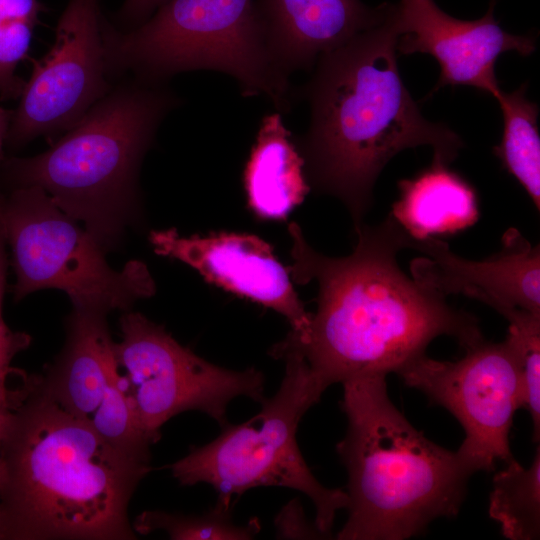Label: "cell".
Masks as SVG:
<instances>
[{"label":"cell","instance_id":"obj_19","mask_svg":"<svg viewBox=\"0 0 540 540\" xmlns=\"http://www.w3.org/2000/svg\"><path fill=\"white\" fill-rule=\"evenodd\" d=\"M527 84L511 92L501 89L494 98L498 101L503 118L500 143L494 147L495 155L503 167L525 189L535 207L540 208V137L539 107L526 96Z\"/></svg>","mask_w":540,"mask_h":540},{"label":"cell","instance_id":"obj_3","mask_svg":"<svg viewBox=\"0 0 540 540\" xmlns=\"http://www.w3.org/2000/svg\"><path fill=\"white\" fill-rule=\"evenodd\" d=\"M391 9L382 23L321 55L299 91L309 102L310 122L295 142L310 189L339 199L354 228L398 153L427 145L433 159L450 165L464 146L446 125L427 120L405 87Z\"/></svg>","mask_w":540,"mask_h":540},{"label":"cell","instance_id":"obj_9","mask_svg":"<svg viewBox=\"0 0 540 540\" xmlns=\"http://www.w3.org/2000/svg\"><path fill=\"white\" fill-rule=\"evenodd\" d=\"M120 330L114 347L122 386L139 424L155 443L163 424L179 413L201 411L224 426L234 398L265 399L261 371L212 364L139 312L125 311Z\"/></svg>","mask_w":540,"mask_h":540},{"label":"cell","instance_id":"obj_2","mask_svg":"<svg viewBox=\"0 0 540 540\" xmlns=\"http://www.w3.org/2000/svg\"><path fill=\"white\" fill-rule=\"evenodd\" d=\"M0 439V540H131L129 502L150 459L63 410L40 375L15 376Z\"/></svg>","mask_w":540,"mask_h":540},{"label":"cell","instance_id":"obj_14","mask_svg":"<svg viewBox=\"0 0 540 540\" xmlns=\"http://www.w3.org/2000/svg\"><path fill=\"white\" fill-rule=\"evenodd\" d=\"M148 240L157 255L184 263L207 282L279 313L296 335L307 331L311 313L289 270L259 237L226 231L183 236L169 228L151 231Z\"/></svg>","mask_w":540,"mask_h":540},{"label":"cell","instance_id":"obj_1","mask_svg":"<svg viewBox=\"0 0 540 540\" xmlns=\"http://www.w3.org/2000/svg\"><path fill=\"white\" fill-rule=\"evenodd\" d=\"M354 232L352 253L330 257L308 243L298 224L288 225L292 281L317 283V308L303 335L290 331L273 347L298 352L324 390L356 376L397 373L439 336L464 349L484 340L475 316L399 267L397 254L410 236L391 214Z\"/></svg>","mask_w":540,"mask_h":540},{"label":"cell","instance_id":"obj_17","mask_svg":"<svg viewBox=\"0 0 540 540\" xmlns=\"http://www.w3.org/2000/svg\"><path fill=\"white\" fill-rule=\"evenodd\" d=\"M246 202L264 221H283L309 193L304 161L280 112L265 114L243 171Z\"/></svg>","mask_w":540,"mask_h":540},{"label":"cell","instance_id":"obj_10","mask_svg":"<svg viewBox=\"0 0 540 540\" xmlns=\"http://www.w3.org/2000/svg\"><path fill=\"white\" fill-rule=\"evenodd\" d=\"M465 351L457 361L424 354L396 374L458 420L465 437L457 453L467 468L491 472L498 462L514 459L509 433L516 410L523 408L520 344L509 327L504 341L484 339Z\"/></svg>","mask_w":540,"mask_h":540},{"label":"cell","instance_id":"obj_24","mask_svg":"<svg viewBox=\"0 0 540 540\" xmlns=\"http://www.w3.org/2000/svg\"><path fill=\"white\" fill-rule=\"evenodd\" d=\"M6 240L0 222V439L9 416L12 380L19 369L11 366L14 357L31 343L29 334L11 330L2 316V301L6 283Z\"/></svg>","mask_w":540,"mask_h":540},{"label":"cell","instance_id":"obj_23","mask_svg":"<svg viewBox=\"0 0 540 540\" xmlns=\"http://www.w3.org/2000/svg\"><path fill=\"white\" fill-rule=\"evenodd\" d=\"M517 334L521 354L523 408L533 424V440L540 439V316L526 314L509 323Z\"/></svg>","mask_w":540,"mask_h":540},{"label":"cell","instance_id":"obj_4","mask_svg":"<svg viewBox=\"0 0 540 540\" xmlns=\"http://www.w3.org/2000/svg\"><path fill=\"white\" fill-rule=\"evenodd\" d=\"M384 374L344 381L348 426L337 453L348 473L340 540H403L455 517L473 474L457 451L418 431L389 398Z\"/></svg>","mask_w":540,"mask_h":540},{"label":"cell","instance_id":"obj_11","mask_svg":"<svg viewBox=\"0 0 540 540\" xmlns=\"http://www.w3.org/2000/svg\"><path fill=\"white\" fill-rule=\"evenodd\" d=\"M99 0H67L49 51L32 60V74L13 109L6 142L19 149L37 137L64 133L113 87L108 73Z\"/></svg>","mask_w":540,"mask_h":540},{"label":"cell","instance_id":"obj_13","mask_svg":"<svg viewBox=\"0 0 540 540\" xmlns=\"http://www.w3.org/2000/svg\"><path fill=\"white\" fill-rule=\"evenodd\" d=\"M495 4L491 0L485 15L476 20L452 17L434 0L392 4L398 54L424 53L438 62L440 74L433 93L445 86H468L494 97L501 89L495 73L498 57L509 51L528 56L536 49L534 37L501 28L494 18Z\"/></svg>","mask_w":540,"mask_h":540},{"label":"cell","instance_id":"obj_12","mask_svg":"<svg viewBox=\"0 0 540 540\" xmlns=\"http://www.w3.org/2000/svg\"><path fill=\"white\" fill-rule=\"evenodd\" d=\"M107 314L73 309L66 341L40 375L47 394L112 444L133 440L139 424L124 391Z\"/></svg>","mask_w":540,"mask_h":540},{"label":"cell","instance_id":"obj_7","mask_svg":"<svg viewBox=\"0 0 540 540\" xmlns=\"http://www.w3.org/2000/svg\"><path fill=\"white\" fill-rule=\"evenodd\" d=\"M285 362L276 394L244 423L225 424L221 434L169 465L183 486L210 484L221 496L241 495L259 486L291 488L315 507V525L329 536L337 512L348 505L347 493L323 486L307 466L296 441L298 424L325 391L296 351L271 348Z\"/></svg>","mask_w":540,"mask_h":540},{"label":"cell","instance_id":"obj_15","mask_svg":"<svg viewBox=\"0 0 540 540\" xmlns=\"http://www.w3.org/2000/svg\"><path fill=\"white\" fill-rule=\"evenodd\" d=\"M409 249L423 254L412 260V278L443 296L461 294L485 303L509 323L526 313L540 316V247L509 228L502 248L481 261L451 251L440 239L410 237Z\"/></svg>","mask_w":540,"mask_h":540},{"label":"cell","instance_id":"obj_25","mask_svg":"<svg viewBox=\"0 0 540 540\" xmlns=\"http://www.w3.org/2000/svg\"><path fill=\"white\" fill-rule=\"evenodd\" d=\"M277 537L281 538H323L314 524L311 526L297 500L289 502L275 519Z\"/></svg>","mask_w":540,"mask_h":540},{"label":"cell","instance_id":"obj_6","mask_svg":"<svg viewBox=\"0 0 540 540\" xmlns=\"http://www.w3.org/2000/svg\"><path fill=\"white\" fill-rule=\"evenodd\" d=\"M108 73L167 83L178 73L214 70L232 76L245 97L265 95L278 112L299 98L275 65L256 0H168L145 22L118 29L103 13Z\"/></svg>","mask_w":540,"mask_h":540},{"label":"cell","instance_id":"obj_8","mask_svg":"<svg viewBox=\"0 0 540 540\" xmlns=\"http://www.w3.org/2000/svg\"><path fill=\"white\" fill-rule=\"evenodd\" d=\"M0 222L11 249L15 301L51 288L63 291L73 309L108 314L129 311L156 292L144 262L113 269L100 243L40 187L0 190Z\"/></svg>","mask_w":540,"mask_h":540},{"label":"cell","instance_id":"obj_16","mask_svg":"<svg viewBox=\"0 0 540 540\" xmlns=\"http://www.w3.org/2000/svg\"><path fill=\"white\" fill-rule=\"evenodd\" d=\"M270 54L290 77L311 70L318 58L382 23L391 3L361 0H256Z\"/></svg>","mask_w":540,"mask_h":540},{"label":"cell","instance_id":"obj_26","mask_svg":"<svg viewBox=\"0 0 540 540\" xmlns=\"http://www.w3.org/2000/svg\"><path fill=\"white\" fill-rule=\"evenodd\" d=\"M166 1L168 0H125L110 21L118 29H133L145 22Z\"/></svg>","mask_w":540,"mask_h":540},{"label":"cell","instance_id":"obj_18","mask_svg":"<svg viewBox=\"0 0 540 540\" xmlns=\"http://www.w3.org/2000/svg\"><path fill=\"white\" fill-rule=\"evenodd\" d=\"M398 189L390 214L413 239L455 233L478 219L474 188L440 160L433 159L413 178L400 180Z\"/></svg>","mask_w":540,"mask_h":540},{"label":"cell","instance_id":"obj_22","mask_svg":"<svg viewBox=\"0 0 540 540\" xmlns=\"http://www.w3.org/2000/svg\"><path fill=\"white\" fill-rule=\"evenodd\" d=\"M47 11L39 0H0V99H19L25 81L16 73L28 57L35 27Z\"/></svg>","mask_w":540,"mask_h":540},{"label":"cell","instance_id":"obj_5","mask_svg":"<svg viewBox=\"0 0 540 540\" xmlns=\"http://www.w3.org/2000/svg\"><path fill=\"white\" fill-rule=\"evenodd\" d=\"M181 103L167 83L121 77L48 150L4 159L2 179L43 189L106 250L137 207L140 167L161 123Z\"/></svg>","mask_w":540,"mask_h":540},{"label":"cell","instance_id":"obj_21","mask_svg":"<svg viewBox=\"0 0 540 540\" xmlns=\"http://www.w3.org/2000/svg\"><path fill=\"white\" fill-rule=\"evenodd\" d=\"M136 534L164 531L174 540H248L260 530L258 520L237 525L231 517V497L219 495L215 506L200 515H183L160 510L144 511L132 523Z\"/></svg>","mask_w":540,"mask_h":540},{"label":"cell","instance_id":"obj_20","mask_svg":"<svg viewBox=\"0 0 540 540\" xmlns=\"http://www.w3.org/2000/svg\"><path fill=\"white\" fill-rule=\"evenodd\" d=\"M489 516L510 540H536L540 536V447L525 468L515 459L496 472L489 497Z\"/></svg>","mask_w":540,"mask_h":540},{"label":"cell","instance_id":"obj_27","mask_svg":"<svg viewBox=\"0 0 540 540\" xmlns=\"http://www.w3.org/2000/svg\"><path fill=\"white\" fill-rule=\"evenodd\" d=\"M13 114V109H7L0 106V165L2 164L4 158V145L6 142V137Z\"/></svg>","mask_w":540,"mask_h":540}]
</instances>
